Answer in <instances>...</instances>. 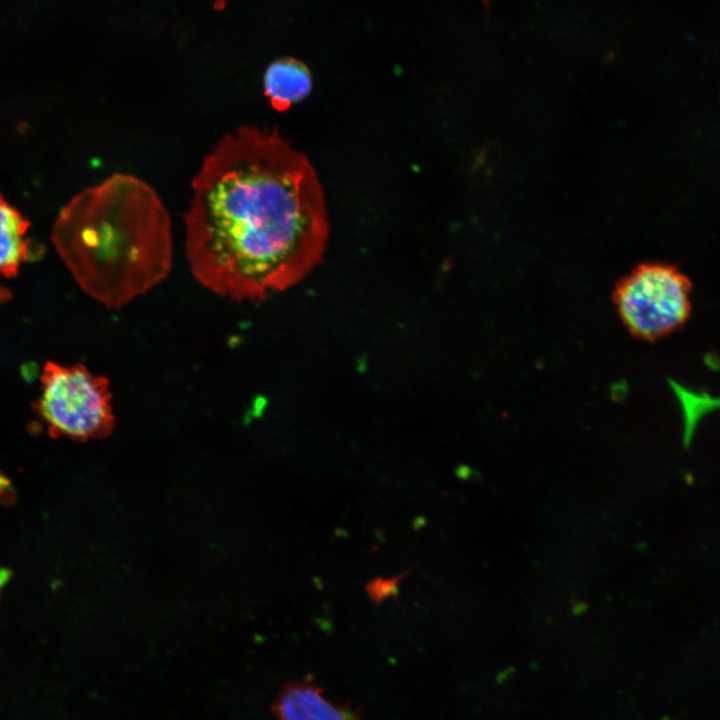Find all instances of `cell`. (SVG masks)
<instances>
[{"instance_id":"cell-1","label":"cell","mask_w":720,"mask_h":720,"mask_svg":"<svg viewBox=\"0 0 720 720\" xmlns=\"http://www.w3.org/2000/svg\"><path fill=\"white\" fill-rule=\"evenodd\" d=\"M184 232L201 285L238 302L262 300L321 262L330 233L323 186L277 128L241 125L219 138L193 176Z\"/></svg>"},{"instance_id":"cell-2","label":"cell","mask_w":720,"mask_h":720,"mask_svg":"<svg viewBox=\"0 0 720 720\" xmlns=\"http://www.w3.org/2000/svg\"><path fill=\"white\" fill-rule=\"evenodd\" d=\"M52 243L79 287L108 309L160 284L173 263L170 214L140 177L113 173L59 211Z\"/></svg>"},{"instance_id":"cell-3","label":"cell","mask_w":720,"mask_h":720,"mask_svg":"<svg viewBox=\"0 0 720 720\" xmlns=\"http://www.w3.org/2000/svg\"><path fill=\"white\" fill-rule=\"evenodd\" d=\"M34 410L52 437L85 441L104 438L115 426L108 378L83 364L47 362Z\"/></svg>"},{"instance_id":"cell-4","label":"cell","mask_w":720,"mask_h":720,"mask_svg":"<svg viewBox=\"0 0 720 720\" xmlns=\"http://www.w3.org/2000/svg\"><path fill=\"white\" fill-rule=\"evenodd\" d=\"M692 283L676 266L643 263L615 286L612 300L626 330L655 342L678 332L692 314Z\"/></svg>"},{"instance_id":"cell-5","label":"cell","mask_w":720,"mask_h":720,"mask_svg":"<svg viewBox=\"0 0 720 720\" xmlns=\"http://www.w3.org/2000/svg\"><path fill=\"white\" fill-rule=\"evenodd\" d=\"M272 711L278 720H359L352 710L326 700L310 683H292L275 700Z\"/></svg>"},{"instance_id":"cell-6","label":"cell","mask_w":720,"mask_h":720,"mask_svg":"<svg viewBox=\"0 0 720 720\" xmlns=\"http://www.w3.org/2000/svg\"><path fill=\"white\" fill-rule=\"evenodd\" d=\"M30 222L0 192V280L16 276L24 262L31 259L34 248L27 237ZM11 296L0 285V305Z\"/></svg>"},{"instance_id":"cell-7","label":"cell","mask_w":720,"mask_h":720,"mask_svg":"<svg viewBox=\"0 0 720 720\" xmlns=\"http://www.w3.org/2000/svg\"><path fill=\"white\" fill-rule=\"evenodd\" d=\"M263 88L271 107L284 112L311 93L313 78L304 62L294 57H282L266 68Z\"/></svg>"},{"instance_id":"cell-8","label":"cell","mask_w":720,"mask_h":720,"mask_svg":"<svg viewBox=\"0 0 720 720\" xmlns=\"http://www.w3.org/2000/svg\"><path fill=\"white\" fill-rule=\"evenodd\" d=\"M406 574L407 571L390 578L377 577L373 579L366 585L368 596L376 603H380L389 596H393L398 591L399 582Z\"/></svg>"},{"instance_id":"cell-9","label":"cell","mask_w":720,"mask_h":720,"mask_svg":"<svg viewBox=\"0 0 720 720\" xmlns=\"http://www.w3.org/2000/svg\"><path fill=\"white\" fill-rule=\"evenodd\" d=\"M10 577L9 571L6 569H0V592L3 586L7 583Z\"/></svg>"}]
</instances>
